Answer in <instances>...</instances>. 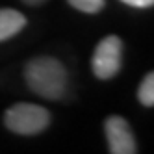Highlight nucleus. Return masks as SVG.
<instances>
[{
  "mask_svg": "<svg viewBox=\"0 0 154 154\" xmlns=\"http://www.w3.org/2000/svg\"><path fill=\"white\" fill-rule=\"evenodd\" d=\"M24 80L37 97L60 100L69 87V71L58 58L35 56L24 65Z\"/></svg>",
  "mask_w": 154,
  "mask_h": 154,
  "instance_id": "obj_1",
  "label": "nucleus"
},
{
  "mask_svg": "<svg viewBox=\"0 0 154 154\" xmlns=\"http://www.w3.org/2000/svg\"><path fill=\"white\" fill-rule=\"evenodd\" d=\"M50 112L43 106L30 102H17L4 113V125L19 136H37L50 125Z\"/></svg>",
  "mask_w": 154,
  "mask_h": 154,
  "instance_id": "obj_2",
  "label": "nucleus"
},
{
  "mask_svg": "<svg viewBox=\"0 0 154 154\" xmlns=\"http://www.w3.org/2000/svg\"><path fill=\"white\" fill-rule=\"evenodd\" d=\"M121 61H123V41L117 35H108L98 41L93 52V74L100 80L113 78L121 71Z\"/></svg>",
  "mask_w": 154,
  "mask_h": 154,
  "instance_id": "obj_3",
  "label": "nucleus"
},
{
  "mask_svg": "<svg viewBox=\"0 0 154 154\" xmlns=\"http://www.w3.org/2000/svg\"><path fill=\"white\" fill-rule=\"evenodd\" d=\"M104 134L108 141V150L112 154H136V137L128 121L121 115H109L104 121Z\"/></svg>",
  "mask_w": 154,
  "mask_h": 154,
  "instance_id": "obj_4",
  "label": "nucleus"
},
{
  "mask_svg": "<svg viewBox=\"0 0 154 154\" xmlns=\"http://www.w3.org/2000/svg\"><path fill=\"white\" fill-rule=\"evenodd\" d=\"M26 26V17L17 9H0V41H8Z\"/></svg>",
  "mask_w": 154,
  "mask_h": 154,
  "instance_id": "obj_5",
  "label": "nucleus"
},
{
  "mask_svg": "<svg viewBox=\"0 0 154 154\" xmlns=\"http://www.w3.org/2000/svg\"><path fill=\"white\" fill-rule=\"evenodd\" d=\"M137 98H139V102L143 106H154V74L149 72L145 78L141 80L139 87H137Z\"/></svg>",
  "mask_w": 154,
  "mask_h": 154,
  "instance_id": "obj_6",
  "label": "nucleus"
},
{
  "mask_svg": "<svg viewBox=\"0 0 154 154\" xmlns=\"http://www.w3.org/2000/svg\"><path fill=\"white\" fill-rule=\"evenodd\" d=\"M67 2L82 13H98L104 8L106 0H67Z\"/></svg>",
  "mask_w": 154,
  "mask_h": 154,
  "instance_id": "obj_7",
  "label": "nucleus"
},
{
  "mask_svg": "<svg viewBox=\"0 0 154 154\" xmlns=\"http://www.w3.org/2000/svg\"><path fill=\"white\" fill-rule=\"evenodd\" d=\"M121 2H125L132 8H139V9H145V8H150L154 4V0H121Z\"/></svg>",
  "mask_w": 154,
  "mask_h": 154,
  "instance_id": "obj_8",
  "label": "nucleus"
},
{
  "mask_svg": "<svg viewBox=\"0 0 154 154\" xmlns=\"http://www.w3.org/2000/svg\"><path fill=\"white\" fill-rule=\"evenodd\" d=\"M24 4H28V6H39V4H43V2H47V0H23Z\"/></svg>",
  "mask_w": 154,
  "mask_h": 154,
  "instance_id": "obj_9",
  "label": "nucleus"
}]
</instances>
